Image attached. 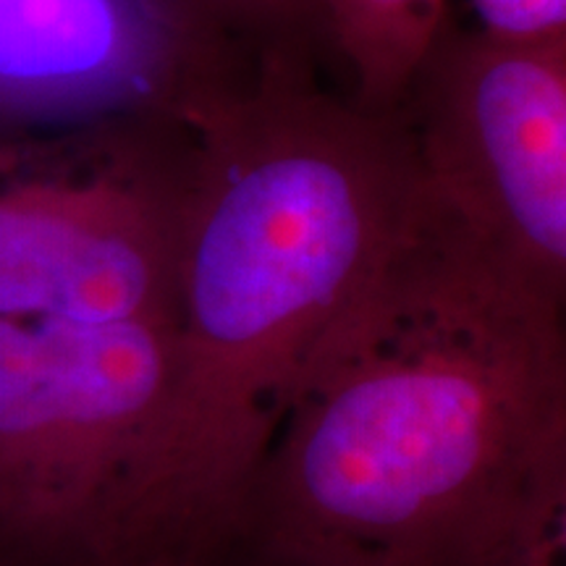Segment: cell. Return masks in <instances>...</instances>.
<instances>
[{
    "label": "cell",
    "instance_id": "6da1fadb",
    "mask_svg": "<svg viewBox=\"0 0 566 566\" xmlns=\"http://www.w3.org/2000/svg\"><path fill=\"white\" fill-rule=\"evenodd\" d=\"M564 310L566 289L415 184L310 352L221 554L562 566Z\"/></svg>",
    "mask_w": 566,
    "mask_h": 566
},
{
    "label": "cell",
    "instance_id": "7a4b0ae2",
    "mask_svg": "<svg viewBox=\"0 0 566 566\" xmlns=\"http://www.w3.org/2000/svg\"><path fill=\"white\" fill-rule=\"evenodd\" d=\"M192 126L171 370L111 514L129 564L229 543L310 352L417 184L399 116L313 63H268Z\"/></svg>",
    "mask_w": 566,
    "mask_h": 566
},
{
    "label": "cell",
    "instance_id": "3957f363",
    "mask_svg": "<svg viewBox=\"0 0 566 566\" xmlns=\"http://www.w3.org/2000/svg\"><path fill=\"white\" fill-rule=\"evenodd\" d=\"M195 126L0 137V317L176 321Z\"/></svg>",
    "mask_w": 566,
    "mask_h": 566
},
{
    "label": "cell",
    "instance_id": "277c9868",
    "mask_svg": "<svg viewBox=\"0 0 566 566\" xmlns=\"http://www.w3.org/2000/svg\"><path fill=\"white\" fill-rule=\"evenodd\" d=\"M174 323L0 317V566H97Z\"/></svg>",
    "mask_w": 566,
    "mask_h": 566
},
{
    "label": "cell",
    "instance_id": "5b68a950",
    "mask_svg": "<svg viewBox=\"0 0 566 566\" xmlns=\"http://www.w3.org/2000/svg\"><path fill=\"white\" fill-rule=\"evenodd\" d=\"M396 116L424 192L566 289V42L509 45L449 17Z\"/></svg>",
    "mask_w": 566,
    "mask_h": 566
},
{
    "label": "cell",
    "instance_id": "8992f818",
    "mask_svg": "<svg viewBox=\"0 0 566 566\" xmlns=\"http://www.w3.org/2000/svg\"><path fill=\"white\" fill-rule=\"evenodd\" d=\"M254 71L179 0H0V137L195 124Z\"/></svg>",
    "mask_w": 566,
    "mask_h": 566
},
{
    "label": "cell",
    "instance_id": "52a82bcc",
    "mask_svg": "<svg viewBox=\"0 0 566 566\" xmlns=\"http://www.w3.org/2000/svg\"><path fill=\"white\" fill-rule=\"evenodd\" d=\"M454 0H315L321 42L349 76V97L396 113Z\"/></svg>",
    "mask_w": 566,
    "mask_h": 566
},
{
    "label": "cell",
    "instance_id": "ba28073f",
    "mask_svg": "<svg viewBox=\"0 0 566 566\" xmlns=\"http://www.w3.org/2000/svg\"><path fill=\"white\" fill-rule=\"evenodd\" d=\"M254 66L313 63L321 40L315 0H179Z\"/></svg>",
    "mask_w": 566,
    "mask_h": 566
},
{
    "label": "cell",
    "instance_id": "9c48e42d",
    "mask_svg": "<svg viewBox=\"0 0 566 566\" xmlns=\"http://www.w3.org/2000/svg\"><path fill=\"white\" fill-rule=\"evenodd\" d=\"M472 24L464 30L509 45L566 42V0H464ZM459 24V21H457Z\"/></svg>",
    "mask_w": 566,
    "mask_h": 566
},
{
    "label": "cell",
    "instance_id": "30bf717a",
    "mask_svg": "<svg viewBox=\"0 0 566 566\" xmlns=\"http://www.w3.org/2000/svg\"><path fill=\"white\" fill-rule=\"evenodd\" d=\"M205 566H300V564L271 562V558H258V556H247V554H221Z\"/></svg>",
    "mask_w": 566,
    "mask_h": 566
}]
</instances>
